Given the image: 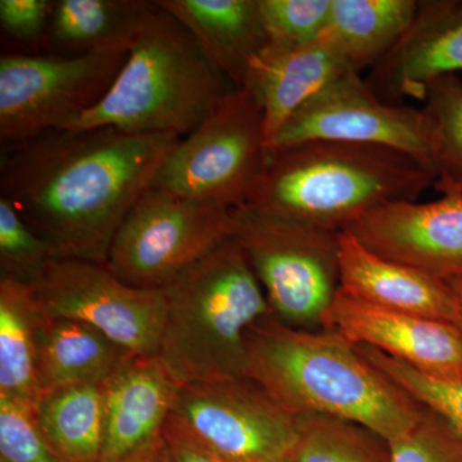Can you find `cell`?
<instances>
[{
    "label": "cell",
    "mask_w": 462,
    "mask_h": 462,
    "mask_svg": "<svg viewBox=\"0 0 462 462\" xmlns=\"http://www.w3.org/2000/svg\"><path fill=\"white\" fill-rule=\"evenodd\" d=\"M180 141L111 126L51 130L3 148L0 199L57 258L106 264L125 217Z\"/></svg>",
    "instance_id": "6da1fadb"
},
{
    "label": "cell",
    "mask_w": 462,
    "mask_h": 462,
    "mask_svg": "<svg viewBox=\"0 0 462 462\" xmlns=\"http://www.w3.org/2000/svg\"><path fill=\"white\" fill-rule=\"evenodd\" d=\"M247 356L249 378L294 416L346 419L393 442L425 410L336 330L294 329L269 315L248 330Z\"/></svg>",
    "instance_id": "7a4b0ae2"
},
{
    "label": "cell",
    "mask_w": 462,
    "mask_h": 462,
    "mask_svg": "<svg viewBox=\"0 0 462 462\" xmlns=\"http://www.w3.org/2000/svg\"><path fill=\"white\" fill-rule=\"evenodd\" d=\"M433 173L394 149L340 142L275 148L245 207L334 231L380 206L418 200Z\"/></svg>",
    "instance_id": "3957f363"
},
{
    "label": "cell",
    "mask_w": 462,
    "mask_h": 462,
    "mask_svg": "<svg viewBox=\"0 0 462 462\" xmlns=\"http://www.w3.org/2000/svg\"><path fill=\"white\" fill-rule=\"evenodd\" d=\"M234 89L187 27L152 2L111 89L65 130L111 126L182 139Z\"/></svg>",
    "instance_id": "277c9868"
},
{
    "label": "cell",
    "mask_w": 462,
    "mask_h": 462,
    "mask_svg": "<svg viewBox=\"0 0 462 462\" xmlns=\"http://www.w3.org/2000/svg\"><path fill=\"white\" fill-rule=\"evenodd\" d=\"M166 322L157 357L180 385L248 376L247 333L273 315L233 238L163 288Z\"/></svg>",
    "instance_id": "5b68a950"
},
{
    "label": "cell",
    "mask_w": 462,
    "mask_h": 462,
    "mask_svg": "<svg viewBox=\"0 0 462 462\" xmlns=\"http://www.w3.org/2000/svg\"><path fill=\"white\" fill-rule=\"evenodd\" d=\"M233 239L257 276L273 315L287 327L322 329L340 291L339 233L254 211L233 209Z\"/></svg>",
    "instance_id": "8992f818"
},
{
    "label": "cell",
    "mask_w": 462,
    "mask_h": 462,
    "mask_svg": "<svg viewBox=\"0 0 462 462\" xmlns=\"http://www.w3.org/2000/svg\"><path fill=\"white\" fill-rule=\"evenodd\" d=\"M267 154L263 108L248 88H236L179 142L151 187L199 202L240 208L247 203Z\"/></svg>",
    "instance_id": "52a82bcc"
},
{
    "label": "cell",
    "mask_w": 462,
    "mask_h": 462,
    "mask_svg": "<svg viewBox=\"0 0 462 462\" xmlns=\"http://www.w3.org/2000/svg\"><path fill=\"white\" fill-rule=\"evenodd\" d=\"M233 233V209L149 187L116 234L106 267L130 287L163 289Z\"/></svg>",
    "instance_id": "ba28073f"
},
{
    "label": "cell",
    "mask_w": 462,
    "mask_h": 462,
    "mask_svg": "<svg viewBox=\"0 0 462 462\" xmlns=\"http://www.w3.org/2000/svg\"><path fill=\"white\" fill-rule=\"evenodd\" d=\"M127 56L129 51H90L72 57L3 54V148L71 126L105 98Z\"/></svg>",
    "instance_id": "9c48e42d"
},
{
    "label": "cell",
    "mask_w": 462,
    "mask_h": 462,
    "mask_svg": "<svg viewBox=\"0 0 462 462\" xmlns=\"http://www.w3.org/2000/svg\"><path fill=\"white\" fill-rule=\"evenodd\" d=\"M32 288L45 315L85 322L136 357H157L166 322L163 289L130 287L106 264L72 258L51 260Z\"/></svg>",
    "instance_id": "30bf717a"
},
{
    "label": "cell",
    "mask_w": 462,
    "mask_h": 462,
    "mask_svg": "<svg viewBox=\"0 0 462 462\" xmlns=\"http://www.w3.org/2000/svg\"><path fill=\"white\" fill-rule=\"evenodd\" d=\"M171 415L227 462H282L297 442V416L249 376L180 385Z\"/></svg>",
    "instance_id": "8fae6325"
},
{
    "label": "cell",
    "mask_w": 462,
    "mask_h": 462,
    "mask_svg": "<svg viewBox=\"0 0 462 462\" xmlns=\"http://www.w3.org/2000/svg\"><path fill=\"white\" fill-rule=\"evenodd\" d=\"M307 142L391 148L433 173L430 130L422 109L383 102L355 71L340 75L297 109L276 135L273 149Z\"/></svg>",
    "instance_id": "7c38bea8"
},
{
    "label": "cell",
    "mask_w": 462,
    "mask_h": 462,
    "mask_svg": "<svg viewBox=\"0 0 462 462\" xmlns=\"http://www.w3.org/2000/svg\"><path fill=\"white\" fill-rule=\"evenodd\" d=\"M346 230L374 254L440 281L462 273V194L387 203Z\"/></svg>",
    "instance_id": "4fadbf2b"
},
{
    "label": "cell",
    "mask_w": 462,
    "mask_h": 462,
    "mask_svg": "<svg viewBox=\"0 0 462 462\" xmlns=\"http://www.w3.org/2000/svg\"><path fill=\"white\" fill-rule=\"evenodd\" d=\"M355 345L369 346L389 357L438 378L462 379V333L452 322L392 311L338 291L322 319Z\"/></svg>",
    "instance_id": "5bb4252c"
},
{
    "label": "cell",
    "mask_w": 462,
    "mask_h": 462,
    "mask_svg": "<svg viewBox=\"0 0 462 462\" xmlns=\"http://www.w3.org/2000/svg\"><path fill=\"white\" fill-rule=\"evenodd\" d=\"M462 71V0H419L402 38L370 69L367 83L383 102L424 99L428 84Z\"/></svg>",
    "instance_id": "9a60e30c"
},
{
    "label": "cell",
    "mask_w": 462,
    "mask_h": 462,
    "mask_svg": "<svg viewBox=\"0 0 462 462\" xmlns=\"http://www.w3.org/2000/svg\"><path fill=\"white\" fill-rule=\"evenodd\" d=\"M348 71L352 69L327 32L309 44L270 39L252 60L243 85L263 108L269 152L289 117Z\"/></svg>",
    "instance_id": "2e32d148"
},
{
    "label": "cell",
    "mask_w": 462,
    "mask_h": 462,
    "mask_svg": "<svg viewBox=\"0 0 462 462\" xmlns=\"http://www.w3.org/2000/svg\"><path fill=\"white\" fill-rule=\"evenodd\" d=\"M340 291L369 305L457 325L455 298L445 281L365 248L339 233Z\"/></svg>",
    "instance_id": "e0dca14e"
},
{
    "label": "cell",
    "mask_w": 462,
    "mask_h": 462,
    "mask_svg": "<svg viewBox=\"0 0 462 462\" xmlns=\"http://www.w3.org/2000/svg\"><path fill=\"white\" fill-rule=\"evenodd\" d=\"M180 384L158 357H134L105 384L100 462L130 454L162 434Z\"/></svg>",
    "instance_id": "ac0fdd59"
},
{
    "label": "cell",
    "mask_w": 462,
    "mask_h": 462,
    "mask_svg": "<svg viewBox=\"0 0 462 462\" xmlns=\"http://www.w3.org/2000/svg\"><path fill=\"white\" fill-rule=\"evenodd\" d=\"M236 88L270 42L258 0H160Z\"/></svg>",
    "instance_id": "d6986e66"
},
{
    "label": "cell",
    "mask_w": 462,
    "mask_h": 462,
    "mask_svg": "<svg viewBox=\"0 0 462 462\" xmlns=\"http://www.w3.org/2000/svg\"><path fill=\"white\" fill-rule=\"evenodd\" d=\"M35 338L39 393L62 385L106 384L136 357L85 322L42 311Z\"/></svg>",
    "instance_id": "ffe728a7"
},
{
    "label": "cell",
    "mask_w": 462,
    "mask_h": 462,
    "mask_svg": "<svg viewBox=\"0 0 462 462\" xmlns=\"http://www.w3.org/2000/svg\"><path fill=\"white\" fill-rule=\"evenodd\" d=\"M419 0H331L328 35L352 71L378 65L402 38Z\"/></svg>",
    "instance_id": "44dd1931"
},
{
    "label": "cell",
    "mask_w": 462,
    "mask_h": 462,
    "mask_svg": "<svg viewBox=\"0 0 462 462\" xmlns=\"http://www.w3.org/2000/svg\"><path fill=\"white\" fill-rule=\"evenodd\" d=\"M39 428L66 462H100L105 442V384L42 391L33 403Z\"/></svg>",
    "instance_id": "7402d4cb"
},
{
    "label": "cell",
    "mask_w": 462,
    "mask_h": 462,
    "mask_svg": "<svg viewBox=\"0 0 462 462\" xmlns=\"http://www.w3.org/2000/svg\"><path fill=\"white\" fill-rule=\"evenodd\" d=\"M151 5L144 0H57L48 38L79 53L129 51Z\"/></svg>",
    "instance_id": "603a6c76"
},
{
    "label": "cell",
    "mask_w": 462,
    "mask_h": 462,
    "mask_svg": "<svg viewBox=\"0 0 462 462\" xmlns=\"http://www.w3.org/2000/svg\"><path fill=\"white\" fill-rule=\"evenodd\" d=\"M42 310L32 288L0 279V398L33 406L36 327Z\"/></svg>",
    "instance_id": "cb8c5ba5"
},
{
    "label": "cell",
    "mask_w": 462,
    "mask_h": 462,
    "mask_svg": "<svg viewBox=\"0 0 462 462\" xmlns=\"http://www.w3.org/2000/svg\"><path fill=\"white\" fill-rule=\"evenodd\" d=\"M293 462H392L391 443L365 425L334 416H297Z\"/></svg>",
    "instance_id": "d4e9b609"
},
{
    "label": "cell",
    "mask_w": 462,
    "mask_h": 462,
    "mask_svg": "<svg viewBox=\"0 0 462 462\" xmlns=\"http://www.w3.org/2000/svg\"><path fill=\"white\" fill-rule=\"evenodd\" d=\"M422 112L430 130L436 190L462 194V80L446 75L428 84Z\"/></svg>",
    "instance_id": "484cf974"
},
{
    "label": "cell",
    "mask_w": 462,
    "mask_h": 462,
    "mask_svg": "<svg viewBox=\"0 0 462 462\" xmlns=\"http://www.w3.org/2000/svg\"><path fill=\"white\" fill-rule=\"evenodd\" d=\"M356 346L364 357L400 385L416 402L445 419L462 436V379L438 378L389 357L373 346Z\"/></svg>",
    "instance_id": "4316f807"
},
{
    "label": "cell",
    "mask_w": 462,
    "mask_h": 462,
    "mask_svg": "<svg viewBox=\"0 0 462 462\" xmlns=\"http://www.w3.org/2000/svg\"><path fill=\"white\" fill-rule=\"evenodd\" d=\"M54 258L50 243L23 220L8 200L0 199V279L32 287Z\"/></svg>",
    "instance_id": "83f0119b"
},
{
    "label": "cell",
    "mask_w": 462,
    "mask_h": 462,
    "mask_svg": "<svg viewBox=\"0 0 462 462\" xmlns=\"http://www.w3.org/2000/svg\"><path fill=\"white\" fill-rule=\"evenodd\" d=\"M0 462H66L36 421L33 406L0 398Z\"/></svg>",
    "instance_id": "f1b7e54d"
},
{
    "label": "cell",
    "mask_w": 462,
    "mask_h": 462,
    "mask_svg": "<svg viewBox=\"0 0 462 462\" xmlns=\"http://www.w3.org/2000/svg\"><path fill=\"white\" fill-rule=\"evenodd\" d=\"M270 39L309 44L329 25L331 0H258Z\"/></svg>",
    "instance_id": "f546056e"
},
{
    "label": "cell",
    "mask_w": 462,
    "mask_h": 462,
    "mask_svg": "<svg viewBox=\"0 0 462 462\" xmlns=\"http://www.w3.org/2000/svg\"><path fill=\"white\" fill-rule=\"evenodd\" d=\"M391 443L392 462H462V436L425 407L409 433Z\"/></svg>",
    "instance_id": "4dcf8cb0"
},
{
    "label": "cell",
    "mask_w": 462,
    "mask_h": 462,
    "mask_svg": "<svg viewBox=\"0 0 462 462\" xmlns=\"http://www.w3.org/2000/svg\"><path fill=\"white\" fill-rule=\"evenodd\" d=\"M54 2L50 0H0L3 32L20 42H36L48 36Z\"/></svg>",
    "instance_id": "1f68e13d"
},
{
    "label": "cell",
    "mask_w": 462,
    "mask_h": 462,
    "mask_svg": "<svg viewBox=\"0 0 462 462\" xmlns=\"http://www.w3.org/2000/svg\"><path fill=\"white\" fill-rule=\"evenodd\" d=\"M162 434L171 462H227L203 445L173 415L167 419Z\"/></svg>",
    "instance_id": "d6a6232c"
},
{
    "label": "cell",
    "mask_w": 462,
    "mask_h": 462,
    "mask_svg": "<svg viewBox=\"0 0 462 462\" xmlns=\"http://www.w3.org/2000/svg\"><path fill=\"white\" fill-rule=\"evenodd\" d=\"M107 462H171L163 434L141 448Z\"/></svg>",
    "instance_id": "836d02e7"
},
{
    "label": "cell",
    "mask_w": 462,
    "mask_h": 462,
    "mask_svg": "<svg viewBox=\"0 0 462 462\" xmlns=\"http://www.w3.org/2000/svg\"><path fill=\"white\" fill-rule=\"evenodd\" d=\"M448 288L451 289L452 296L455 298L456 307H457L458 321L457 327L462 333V273L457 275L452 276L448 281H446Z\"/></svg>",
    "instance_id": "e575fe53"
},
{
    "label": "cell",
    "mask_w": 462,
    "mask_h": 462,
    "mask_svg": "<svg viewBox=\"0 0 462 462\" xmlns=\"http://www.w3.org/2000/svg\"><path fill=\"white\" fill-rule=\"evenodd\" d=\"M282 462H293L291 460V457L285 458V460H282Z\"/></svg>",
    "instance_id": "d590c367"
}]
</instances>
